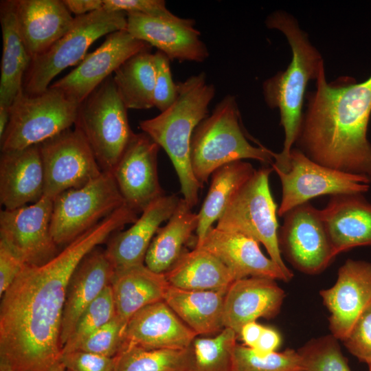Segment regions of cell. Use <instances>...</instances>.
Returning <instances> with one entry per match:
<instances>
[{"label":"cell","mask_w":371,"mask_h":371,"mask_svg":"<svg viewBox=\"0 0 371 371\" xmlns=\"http://www.w3.org/2000/svg\"><path fill=\"white\" fill-rule=\"evenodd\" d=\"M133 222L122 207L41 265H26L1 296L0 370L50 371L60 362L61 323L70 278L82 260Z\"/></svg>","instance_id":"obj_1"},{"label":"cell","mask_w":371,"mask_h":371,"mask_svg":"<svg viewBox=\"0 0 371 371\" xmlns=\"http://www.w3.org/2000/svg\"><path fill=\"white\" fill-rule=\"evenodd\" d=\"M315 81L306 94L297 148L317 164L371 183V76L359 83L347 77L328 83L324 67Z\"/></svg>","instance_id":"obj_2"},{"label":"cell","mask_w":371,"mask_h":371,"mask_svg":"<svg viewBox=\"0 0 371 371\" xmlns=\"http://www.w3.org/2000/svg\"><path fill=\"white\" fill-rule=\"evenodd\" d=\"M265 23L269 29L280 31L285 36L292 52V59L286 69L262 84L265 101L269 107L279 109L280 124L284 131L283 148L280 153H275L271 168L287 172L290 153L297 142L302 123L306 88L311 80L317 79L324 67V60L290 14L276 11L267 16Z\"/></svg>","instance_id":"obj_3"},{"label":"cell","mask_w":371,"mask_h":371,"mask_svg":"<svg viewBox=\"0 0 371 371\" xmlns=\"http://www.w3.org/2000/svg\"><path fill=\"white\" fill-rule=\"evenodd\" d=\"M177 84L173 104L158 115L142 120L139 127L169 156L177 174L183 199L192 208L203 186L195 178L190 161V144L198 124L209 115L215 95L214 85L203 72Z\"/></svg>","instance_id":"obj_4"},{"label":"cell","mask_w":371,"mask_h":371,"mask_svg":"<svg viewBox=\"0 0 371 371\" xmlns=\"http://www.w3.org/2000/svg\"><path fill=\"white\" fill-rule=\"evenodd\" d=\"M275 153L252 145L240 123L236 97L225 96L212 113L196 127L191 139L190 161L196 180L203 186L220 167L249 159L272 164Z\"/></svg>","instance_id":"obj_5"},{"label":"cell","mask_w":371,"mask_h":371,"mask_svg":"<svg viewBox=\"0 0 371 371\" xmlns=\"http://www.w3.org/2000/svg\"><path fill=\"white\" fill-rule=\"evenodd\" d=\"M127 14L104 8L74 17L70 29L48 49L33 58L25 74L23 90L34 95L46 91L66 68L80 63L99 38L126 30Z\"/></svg>","instance_id":"obj_6"},{"label":"cell","mask_w":371,"mask_h":371,"mask_svg":"<svg viewBox=\"0 0 371 371\" xmlns=\"http://www.w3.org/2000/svg\"><path fill=\"white\" fill-rule=\"evenodd\" d=\"M127 109L113 75L79 104L75 128L88 143L102 171L113 170L135 135Z\"/></svg>","instance_id":"obj_7"},{"label":"cell","mask_w":371,"mask_h":371,"mask_svg":"<svg viewBox=\"0 0 371 371\" xmlns=\"http://www.w3.org/2000/svg\"><path fill=\"white\" fill-rule=\"evenodd\" d=\"M273 168L262 167L234 195L217 221L218 229L248 236L265 247L269 258L291 279L278 244L277 205L269 186Z\"/></svg>","instance_id":"obj_8"},{"label":"cell","mask_w":371,"mask_h":371,"mask_svg":"<svg viewBox=\"0 0 371 371\" xmlns=\"http://www.w3.org/2000/svg\"><path fill=\"white\" fill-rule=\"evenodd\" d=\"M78 106L52 87L34 95L22 90L10 106V120L0 139L1 151L38 145L70 128Z\"/></svg>","instance_id":"obj_9"},{"label":"cell","mask_w":371,"mask_h":371,"mask_svg":"<svg viewBox=\"0 0 371 371\" xmlns=\"http://www.w3.org/2000/svg\"><path fill=\"white\" fill-rule=\"evenodd\" d=\"M126 205L111 172L59 194L53 201L50 231L58 245H67Z\"/></svg>","instance_id":"obj_10"},{"label":"cell","mask_w":371,"mask_h":371,"mask_svg":"<svg viewBox=\"0 0 371 371\" xmlns=\"http://www.w3.org/2000/svg\"><path fill=\"white\" fill-rule=\"evenodd\" d=\"M289 163L287 172L273 168L282 185V199L277 212L281 217L317 196L364 194L370 189V182L366 177L317 164L297 148L291 150Z\"/></svg>","instance_id":"obj_11"},{"label":"cell","mask_w":371,"mask_h":371,"mask_svg":"<svg viewBox=\"0 0 371 371\" xmlns=\"http://www.w3.org/2000/svg\"><path fill=\"white\" fill-rule=\"evenodd\" d=\"M38 146L45 176L44 196L53 200L65 191L86 185L102 172L88 143L75 128Z\"/></svg>","instance_id":"obj_12"},{"label":"cell","mask_w":371,"mask_h":371,"mask_svg":"<svg viewBox=\"0 0 371 371\" xmlns=\"http://www.w3.org/2000/svg\"><path fill=\"white\" fill-rule=\"evenodd\" d=\"M282 217L278 230L281 254L304 273L314 275L323 271L335 256L321 210L307 202L288 211Z\"/></svg>","instance_id":"obj_13"},{"label":"cell","mask_w":371,"mask_h":371,"mask_svg":"<svg viewBox=\"0 0 371 371\" xmlns=\"http://www.w3.org/2000/svg\"><path fill=\"white\" fill-rule=\"evenodd\" d=\"M51 198L0 212V241L28 265H41L56 256L58 245L50 231L53 210Z\"/></svg>","instance_id":"obj_14"},{"label":"cell","mask_w":371,"mask_h":371,"mask_svg":"<svg viewBox=\"0 0 371 371\" xmlns=\"http://www.w3.org/2000/svg\"><path fill=\"white\" fill-rule=\"evenodd\" d=\"M150 47L126 30L113 32L99 47L87 54L74 69L49 87L80 104L126 60L142 51L150 50Z\"/></svg>","instance_id":"obj_15"},{"label":"cell","mask_w":371,"mask_h":371,"mask_svg":"<svg viewBox=\"0 0 371 371\" xmlns=\"http://www.w3.org/2000/svg\"><path fill=\"white\" fill-rule=\"evenodd\" d=\"M159 148L146 133H135L111 171L126 205L137 214L164 195L157 172Z\"/></svg>","instance_id":"obj_16"},{"label":"cell","mask_w":371,"mask_h":371,"mask_svg":"<svg viewBox=\"0 0 371 371\" xmlns=\"http://www.w3.org/2000/svg\"><path fill=\"white\" fill-rule=\"evenodd\" d=\"M319 295L330 313L331 335L345 341L371 301V262L348 259L339 267L335 283Z\"/></svg>","instance_id":"obj_17"},{"label":"cell","mask_w":371,"mask_h":371,"mask_svg":"<svg viewBox=\"0 0 371 371\" xmlns=\"http://www.w3.org/2000/svg\"><path fill=\"white\" fill-rule=\"evenodd\" d=\"M126 30L134 38L155 47L170 60L202 63L209 56L195 21L179 17L166 19L130 12Z\"/></svg>","instance_id":"obj_18"},{"label":"cell","mask_w":371,"mask_h":371,"mask_svg":"<svg viewBox=\"0 0 371 371\" xmlns=\"http://www.w3.org/2000/svg\"><path fill=\"white\" fill-rule=\"evenodd\" d=\"M259 243L240 233L212 227L206 233L201 248L219 259L230 271L234 280L260 277L288 282L291 278L261 251Z\"/></svg>","instance_id":"obj_19"},{"label":"cell","mask_w":371,"mask_h":371,"mask_svg":"<svg viewBox=\"0 0 371 371\" xmlns=\"http://www.w3.org/2000/svg\"><path fill=\"white\" fill-rule=\"evenodd\" d=\"M196 337L164 301H160L142 308L131 317L124 329L122 346L183 350Z\"/></svg>","instance_id":"obj_20"},{"label":"cell","mask_w":371,"mask_h":371,"mask_svg":"<svg viewBox=\"0 0 371 371\" xmlns=\"http://www.w3.org/2000/svg\"><path fill=\"white\" fill-rule=\"evenodd\" d=\"M284 297V291L275 280L249 277L234 280L225 295L223 326L239 336L245 324L276 316Z\"/></svg>","instance_id":"obj_21"},{"label":"cell","mask_w":371,"mask_h":371,"mask_svg":"<svg viewBox=\"0 0 371 371\" xmlns=\"http://www.w3.org/2000/svg\"><path fill=\"white\" fill-rule=\"evenodd\" d=\"M179 199L164 195L153 201L126 230L113 233L105 254L114 270L144 264L148 249L160 225L174 213Z\"/></svg>","instance_id":"obj_22"},{"label":"cell","mask_w":371,"mask_h":371,"mask_svg":"<svg viewBox=\"0 0 371 371\" xmlns=\"http://www.w3.org/2000/svg\"><path fill=\"white\" fill-rule=\"evenodd\" d=\"M45 176L38 145L1 151L0 201L14 210L34 203L44 195Z\"/></svg>","instance_id":"obj_23"},{"label":"cell","mask_w":371,"mask_h":371,"mask_svg":"<svg viewBox=\"0 0 371 371\" xmlns=\"http://www.w3.org/2000/svg\"><path fill=\"white\" fill-rule=\"evenodd\" d=\"M363 194L332 195L321 215L335 257L371 246V203Z\"/></svg>","instance_id":"obj_24"},{"label":"cell","mask_w":371,"mask_h":371,"mask_svg":"<svg viewBox=\"0 0 371 371\" xmlns=\"http://www.w3.org/2000/svg\"><path fill=\"white\" fill-rule=\"evenodd\" d=\"M16 24L32 59L71 27L74 17L63 0H14Z\"/></svg>","instance_id":"obj_25"},{"label":"cell","mask_w":371,"mask_h":371,"mask_svg":"<svg viewBox=\"0 0 371 371\" xmlns=\"http://www.w3.org/2000/svg\"><path fill=\"white\" fill-rule=\"evenodd\" d=\"M114 271L105 250L98 246L80 262L67 289L60 338L62 348L83 311L110 284Z\"/></svg>","instance_id":"obj_26"},{"label":"cell","mask_w":371,"mask_h":371,"mask_svg":"<svg viewBox=\"0 0 371 371\" xmlns=\"http://www.w3.org/2000/svg\"><path fill=\"white\" fill-rule=\"evenodd\" d=\"M110 286L115 317L126 326L138 311L164 301L170 284L164 273H156L142 264L115 270Z\"/></svg>","instance_id":"obj_27"},{"label":"cell","mask_w":371,"mask_h":371,"mask_svg":"<svg viewBox=\"0 0 371 371\" xmlns=\"http://www.w3.org/2000/svg\"><path fill=\"white\" fill-rule=\"evenodd\" d=\"M227 290L190 291L170 285L164 301L197 336L216 335L224 328Z\"/></svg>","instance_id":"obj_28"},{"label":"cell","mask_w":371,"mask_h":371,"mask_svg":"<svg viewBox=\"0 0 371 371\" xmlns=\"http://www.w3.org/2000/svg\"><path fill=\"white\" fill-rule=\"evenodd\" d=\"M0 22L3 39L0 106L10 107L23 90L24 76L32 58L18 30L14 0L1 1Z\"/></svg>","instance_id":"obj_29"},{"label":"cell","mask_w":371,"mask_h":371,"mask_svg":"<svg viewBox=\"0 0 371 371\" xmlns=\"http://www.w3.org/2000/svg\"><path fill=\"white\" fill-rule=\"evenodd\" d=\"M183 199L166 225L159 227L151 241L144 263L150 270L165 273L185 252L184 246L198 227V214L191 210Z\"/></svg>","instance_id":"obj_30"},{"label":"cell","mask_w":371,"mask_h":371,"mask_svg":"<svg viewBox=\"0 0 371 371\" xmlns=\"http://www.w3.org/2000/svg\"><path fill=\"white\" fill-rule=\"evenodd\" d=\"M164 274L170 286L190 291L227 290L234 281L228 268L201 248L183 252Z\"/></svg>","instance_id":"obj_31"},{"label":"cell","mask_w":371,"mask_h":371,"mask_svg":"<svg viewBox=\"0 0 371 371\" xmlns=\"http://www.w3.org/2000/svg\"><path fill=\"white\" fill-rule=\"evenodd\" d=\"M255 171L251 164L237 161L225 164L212 173L208 192L198 213L195 247L201 245L206 233L219 219L234 195Z\"/></svg>","instance_id":"obj_32"},{"label":"cell","mask_w":371,"mask_h":371,"mask_svg":"<svg viewBox=\"0 0 371 371\" xmlns=\"http://www.w3.org/2000/svg\"><path fill=\"white\" fill-rule=\"evenodd\" d=\"M117 92L128 109L154 107L155 82L154 54L142 51L121 65L113 75Z\"/></svg>","instance_id":"obj_33"},{"label":"cell","mask_w":371,"mask_h":371,"mask_svg":"<svg viewBox=\"0 0 371 371\" xmlns=\"http://www.w3.org/2000/svg\"><path fill=\"white\" fill-rule=\"evenodd\" d=\"M238 337L227 328L212 337L197 336L188 348L186 371H232Z\"/></svg>","instance_id":"obj_34"},{"label":"cell","mask_w":371,"mask_h":371,"mask_svg":"<svg viewBox=\"0 0 371 371\" xmlns=\"http://www.w3.org/2000/svg\"><path fill=\"white\" fill-rule=\"evenodd\" d=\"M188 348L145 349L122 346L115 356L113 371H186Z\"/></svg>","instance_id":"obj_35"},{"label":"cell","mask_w":371,"mask_h":371,"mask_svg":"<svg viewBox=\"0 0 371 371\" xmlns=\"http://www.w3.org/2000/svg\"><path fill=\"white\" fill-rule=\"evenodd\" d=\"M232 371H304V366L299 351L287 349L260 357L251 348L236 344Z\"/></svg>","instance_id":"obj_36"},{"label":"cell","mask_w":371,"mask_h":371,"mask_svg":"<svg viewBox=\"0 0 371 371\" xmlns=\"http://www.w3.org/2000/svg\"><path fill=\"white\" fill-rule=\"evenodd\" d=\"M115 317L113 293L109 284L80 316L71 336L63 346L62 354L76 350L88 335Z\"/></svg>","instance_id":"obj_37"},{"label":"cell","mask_w":371,"mask_h":371,"mask_svg":"<svg viewBox=\"0 0 371 371\" xmlns=\"http://www.w3.org/2000/svg\"><path fill=\"white\" fill-rule=\"evenodd\" d=\"M336 338L332 335L309 341L299 352L304 371H351Z\"/></svg>","instance_id":"obj_38"},{"label":"cell","mask_w":371,"mask_h":371,"mask_svg":"<svg viewBox=\"0 0 371 371\" xmlns=\"http://www.w3.org/2000/svg\"><path fill=\"white\" fill-rule=\"evenodd\" d=\"M126 326L116 317L88 335L76 350L114 357L120 352Z\"/></svg>","instance_id":"obj_39"},{"label":"cell","mask_w":371,"mask_h":371,"mask_svg":"<svg viewBox=\"0 0 371 371\" xmlns=\"http://www.w3.org/2000/svg\"><path fill=\"white\" fill-rule=\"evenodd\" d=\"M155 82L153 93V105L161 112L170 107L177 95V84L172 77L168 57L160 51L154 54Z\"/></svg>","instance_id":"obj_40"},{"label":"cell","mask_w":371,"mask_h":371,"mask_svg":"<svg viewBox=\"0 0 371 371\" xmlns=\"http://www.w3.org/2000/svg\"><path fill=\"white\" fill-rule=\"evenodd\" d=\"M343 342L350 353L359 361L368 366L371 363V301Z\"/></svg>","instance_id":"obj_41"},{"label":"cell","mask_w":371,"mask_h":371,"mask_svg":"<svg viewBox=\"0 0 371 371\" xmlns=\"http://www.w3.org/2000/svg\"><path fill=\"white\" fill-rule=\"evenodd\" d=\"M103 8L111 12H135L153 17L177 19L163 0H103Z\"/></svg>","instance_id":"obj_42"},{"label":"cell","mask_w":371,"mask_h":371,"mask_svg":"<svg viewBox=\"0 0 371 371\" xmlns=\"http://www.w3.org/2000/svg\"><path fill=\"white\" fill-rule=\"evenodd\" d=\"M60 361L70 371H113L115 357L74 350L63 353Z\"/></svg>","instance_id":"obj_43"},{"label":"cell","mask_w":371,"mask_h":371,"mask_svg":"<svg viewBox=\"0 0 371 371\" xmlns=\"http://www.w3.org/2000/svg\"><path fill=\"white\" fill-rule=\"evenodd\" d=\"M25 265L21 258L0 241V296L10 286Z\"/></svg>","instance_id":"obj_44"},{"label":"cell","mask_w":371,"mask_h":371,"mask_svg":"<svg viewBox=\"0 0 371 371\" xmlns=\"http://www.w3.org/2000/svg\"><path fill=\"white\" fill-rule=\"evenodd\" d=\"M280 343L281 337L279 333L273 328L265 327L252 350L257 355L263 357L276 352Z\"/></svg>","instance_id":"obj_45"},{"label":"cell","mask_w":371,"mask_h":371,"mask_svg":"<svg viewBox=\"0 0 371 371\" xmlns=\"http://www.w3.org/2000/svg\"><path fill=\"white\" fill-rule=\"evenodd\" d=\"M71 13L77 16L87 14L103 8V0H63Z\"/></svg>","instance_id":"obj_46"},{"label":"cell","mask_w":371,"mask_h":371,"mask_svg":"<svg viewBox=\"0 0 371 371\" xmlns=\"http://www.w3.org/2000/svg\"><path fill=\"white\" fill-rule=\"evenodd\" d=\"M265 326L255 322L245 324L240 329V336L244 345L250 348H254L258 341Z\"/></svg>","instance_id":"obj_47"},{"label":"cell","mask_w":371,"mask_h":371,"mask_svg":"<svg viewBox=\"0 0 371 371\" xmlns=\"http://www.w3.org/2000/svg\"><path fill=\"white\" fill-rule=\"evenodd\" d=\"M10 120V107L0 106V139L3 137Z\"/></svg>","instance_id":"obj_48"},{"label":"cell","mask_w":371,"mask_h":371,"mask_svg":"<svg viewBox=\"0 0 371 371\" xmlns=\"http://www.w3.org/2000/svg\"><path fill=\"white\" fill-rule=\"evenodd\" d=\"M65 370H66V368L65 367L63 363L60 361L50 371H65ZM0 371H5V370H0Z\"/></svg>","instance_id":"obj_49"},{"label":"cell","mask_w":371,"mask_h":371,"mask_svg":"<svg viewBox=\"0 0 371 371\" xmlns=\"http://www.w3.org/2000/svg\"><path fill=\"white\" fill-rule=\"evenodd\" d=\"M368 366H369V370H368V371H371V363H370Z\"/></svg>","instance_id":"obj_50"},{"label":"cell","mask_w":371,"mask_h":371,"mask_svg":"<svg viewBox=\"0 0 371 371\" xmlns=\"http://www.w3.org/2000/svg\"><path fill=\"white\" fill-rule=\"evenodd\" d=\"M65 371H70V370H67V369H66V370H65Z\"/></svg>","instance_id":"obj_51"}]
</instances>
